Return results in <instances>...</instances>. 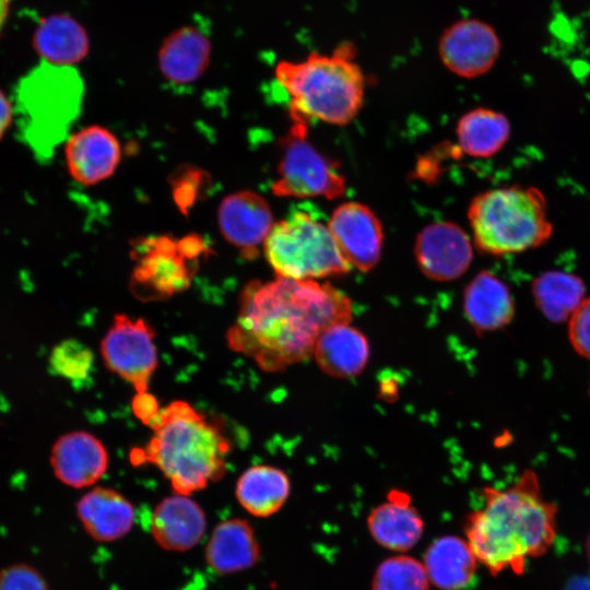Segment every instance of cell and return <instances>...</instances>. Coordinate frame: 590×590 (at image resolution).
<instances>
[{
  "mask_svg": "<svg viewBox=\"0 0 590 590\" xmlns=\"http://www.w3.org/2000/svg\"><path fill=\"white\" fill-rule=\"evenodd\" d=\"M352 302L330 283L317 280L249 282L240 293L227 345L264 371H281L314 354L319 335L329 327L350 323Z\"/></svg>",
  "mask_w": 590,
  "mask_h": 590,
  "instance_id": "6da1fadb",
  "label": "cell"
},
{
  "mask_svg": "<svg viewBox=\"0 0 590 590\" xmlns=\"http://www.w3.org/2000/svg\"><path fill=\"white\" fill-rule=\"evenodd\" d=\"M484 504L468 516L465 540L492 575L523 573L528 558L545 554L556 535V506L546 500L539 477L526 470L509 487H485Z\"/></svg>",
  "mask_w": 590,
  "mask_h": 590,
  "instance_id": "7a4b0ae2",
  "label": "cell"
},
{
  "mask_svg": "<svg viewBox=\"0 0 590 590\" xmlns=\"http://www.w3.org/2000/svg\"><path fill=\"white\" fill-rule=\"evenodd\" d=\"M149 426L153 436L144 448L131 452V461L158 468L175 494L190 495L224 475L231 442L190 403L176 400L161 408Z\"/></svg>",
  "mask_w": 590,
  "mask_h": 590,
  "instance_id": "3957f363",
  "label": "cell"
},
{
  "mask_svg": "<svg viewBox=\"0 0 590 590\" xmlns=\"http://www.w3.org/2000/svg\"><path fill=\"white\" fill-rule=\"evenodd\" d=\"M275 78L290 97L294 123L316 118L344 126L363 106L365 79L347 45L330 55L312 52L302 61L283 60L275 68Z\"/></svg>",
  "mask_w": 590,
  "mask_h": 590,
  "instance_id": "277c9868",
  "label": "cell"
},
{
  "mask_svg": "<svg viewBox=\"0 0 590 590\" xmlns=\"http://www.w3.org/2000/svg\"><path fill=\"white\" fill-rule=\"evenodd\" d=\"M83 80L72 66L42 61L21 78L14 111L19 135L39 162L48 161L68 139L83 102Z\"/></svg>",
  "mask_w": 590,
  "mask_h": 590,
  "instance_id": "5b68a950",
  "label": "cell"
},
{
  "mask_svg": "<svg viewBox=\"0 0 590 590\" xmlns=\"http://www.w3.org/2000/svg\"><path fill=\"white\" fill-rule=\"evenodd\" d=\"M468 219L475 246L492 256L538 248L553 233L545 196L535 187L514 185L485 190L470 202Z\"/></svg>",
  "mask_w": 590,
  "mask_h": 590,
  "instance_id": "8992f818",
  "label": "cell"
},
{
  "mask_svg": "<svg viewBox=\"0 0 590 590\" xmlns=\"http://www.w3.org/2000/svg\"><path fill=\"white\" fill-rule=\"evenodd\" d=\"M263 250L276 276L293 280L342 275L352 267L328 225L304 211H294L275 222Z\"/></svg>",
  "mask_w": 590,
  "mask_h": 590,
  "instance_id": "52a82bcc",
  "label": "cell"
},
{
  "mask_svg": "<svg viewBox=\"0 0 590 590\" xmlns=\"http://www.w3.org/2000/svg\"><path fill=\"white\" fill-rule=\"evenodd\" d=\"M205 250V243L198 235L181 239L158 236L138 241L133 248L132 293L148 302L169 298L187 290L196 262Z\"/></svg>",
  "mask_w": 590,
  "mask_h": 590,
  "instance_id": "ba28073f",
  "label": "cell"
},
{
  "mask_svg": "<svg viewBox=\"0 0 590 590\" xmlns=\"http://www.w3.org/2000/svg\"><path fill=\"white\" fill-rule=\"evenodd\" d=\"M306 126L293 122L284 138L278 177L271 190L276 197L340 198L346 190L345 177L334 161L307 140Z\"/></svg>",
  "mask_w": 590,
  "mask_h": 590,
  "instance_id": "9c48e42d",
  "label": "cell"
},
{
  "mask_svg": "<svg viewBox=\"0 0 590 590\" xmlns=\"http://www.w3.org/2000/svg\"><path fill=\"white\" fill-rule=\"evenodd\" d=\"M101 353L106 367L132 385L137 393L148 392L157 367L155 331L148 321L115 315L102 339Z\"/></svg>",
  "mask_w": 590,
  "mask_h": 590,
  "instance_id": "30bf717a",
  "label": "cell"
},
{
  "mask_svg": "<svg viewBox=\"0 0 590 590\" xmlns=\"http://www.w3.org/2000/svg\"><path fill=\"white\" fill-rule=\"evenodd\" d=\"M438 51L448 70L472 79L493 68L499 56L500 42L491 25L467 19L453 23L442 33Z\"/></svg>",
  "mask_w": 590,
  "mask_h": 590,
  "instance_id": "8fae6325",
  "label": "cell"
},
{
  "mask_svg": "<svg viewBox=\"0 0 590 590\" xmlns=\"http://www.w3.org/2000/svg\"><path fill=\"white\" fill-rule=\"evenodd\" d=\"M328 227L351 266L369 271L378 263L384 229L370 208L355 201L342 203L332 212Z\"/></svg>",
  "mask_w": 590,
  "mask_h": 590,
  "instance_id": "7c38bea8",
  "label": "cell"
},
{
  "mask_svg": "<svg viewBox=\"0 0 590 590\" xmlns=\"http://www.w3.org/2000/svg\"><path fill=\"white\" fill-rule=\"evenodd\" d=\"M414 252L422 272L435 281L461 276L473 259L469 235L453 222L426 225L416 236Z\"/></svg>",
  "mask_w": 590,
  "mask_h": 590,
  "instance_id": "4fadbf2b",
  "label": "cell"
},
{
  "mask_svg": "<svg viewBox=\"0 0 590 590\" xmlns=\"http://www.w3.org/2000/svg\"><path fill=\"white\" fill-rule=\"evenodd\" d=\"M217 225L227 243L247 258L258 255L274 225L268 201L251 190L226 196L217 209Z\"/></svg>",
  "mask_w": 590,
  "mask_h": 590,
  "instance_id": "5bb4252c",
  "label": "cell"
},
{
  "mask_svg": "<svg viewBox=\"0 0 590 590\" xmlns=\"http://www.w3.org/2000/svg\"><path fill=\"white\" fill-rule=\"evenodd\" d=\"M64 157L70 176L91 186L110 177L121 160L118 139L101 126H87L69 135Z\"/></svg>",
  "mask_w": 590,
  "mask_h": 590,
  "instance_id": "9a60e30c",
  "label": "cell"
},
{
  "mask_svg": "<svg viewBox=\"0 0 590 590\" xmlns=\"http://www.w3.org/2000/svg\"><path fill=\"white\" fill-rule=\"evenodd\" d=\"M50 465L64 485L83 488L94 485L108 468V452L94 435L75 430L61 435L52 445Z\"/></svg>",
  "mask_w": 590,
  "mask_h": 590,
  "instance_id": "2e32d148",
  "label": "cell"
},
{
  "mask_svg": "<svg viewBox=\"0 0 590 590\" xmlns=\"http://www.w3.org/2000/svg\"><path fill=\"white\" fill-rule=\"evenodd\" d=\"M206 527L202 507L188 495L175 493L163 498L150 518V531L156 544L173 552H187L197 546Z\"/></svg>",
  "mask_w": 590,
  "mask_h": 590,
  "instance_id": "e0dca14e",
  "label": "cell"
},
{
  "mask_svg": "<svg viewBox=\"0 0 590 590\" xmlns=\"http://www.w3.org/2000/svg\"><path fill=\"white\" fill-rule=\"evenodd\" d=\"M76 517L95 541L114 542L126 536L135 522V508L121 493L94 487L76 503Z\"/></svg>",
  "mask_w": 590,
  "mask_h": 590,
  "instance_id": "ac0fdd59",
  "label": "cell"
},
{
  "mask_svg": "<svg viewBox=\"0 0 590 590\" xmlns=\"http://www.w3.org/2000/svg\"><path fill=\"white\" fill-rule=\"evenodd\" d=\"M260 545L250 522L231 518L219 522L204 548L206 565L217 575H232L255 566Z\"/></svg>",
  "mask_w": 590,
  "mask_h": 590,
  "instance_id": "d6986e66",
  "label": "cell"
},
{
  "mask_svg": "<svg viewBox=\"0 0 590 590\" xmlns=\"http://www.w3.org/2000/svg\"><path fill=\"white\" fill-rule=\"evenodd\" d=\"M367 528L371 538L382 547L405 552L415 546L424 532V520L412 506L408 494L390 492L382 504L368 515Z\"/></svg>",
  "mask_w": 590,
  "mask_h": 590,
  "instance_id": "ffe728a7",
  "label": "cell"
},
{
  "mask_svg": "<svg viewBox=\"0 0 590 590\" xmlns=\"http://www.w3.org/2000/svg\"><path fill=\"white\" fill-rule=\"evenodd\" d=\"M463 310L475 331H494L510 323L515 300L504 281L488 271H481L464 290Z\"/></svg>",
  "mask_w": 590,
  "mask_h": 590,
  "instance_id": "44dd1931",
  "label": "cell"
},
{
  "mask_svg": "<svg viewBox=\"0 0 590 590\" xmlns=\"http://www.w3.org/2000/svg\"><path fill=\"white\" fill-rule=\"evenodd\" d=\"M211 43L205 34L193 26L172 33L158 50L162 74L175 84L197 81L209 66Z\"/></svg>",
  "mask_w": 590,
  "mask_h": 590,
  "instance_id": "7402d4cb",
  "label": "cell"
},
{
  "mask_svg": "<svg viewBox=\"0 0 590 590\" xmlns=\"http://www.w3.org/2000/svg\"><path fill=\"white\" fill-rule=\"evenodd\" d=\"M315 358L322 371L338 378L357 376L369 357L366 337L350 323H338L327 328L318 338Z\"/></svg>",
  "mask_w": 590,
  "mask_h": 590,
  "instance_id": "603a6c76",
  "label": "cell"
},
{
  "mask_svg": "<svg viewBox=\"0 0 590 590\" xmlns=\"http://www.w3.org/2000/svg\"><path fill=\"white\" fill-rule=\"evenodd\" d=\"M423 565L429 582L439 590H460L474 578L477 560L467 540L444 535L426 548Z\"/></svg>",
  "mask_w": 590,
  "mask_h": 590,
  "instance_id": "cb8c5ba5",
  "label": "cell"
},
{
  "mask_svg": "<svg viewBox=\"0 0 590 590\" xmlns=\"http://www.w3.org/2000/svg\"><path fill=\"white\" fill-rule=\"evenodd\" d=\"M287 474L275 467L258 464L245 470L238 477L235 495L239 505L250 515L267 518L278 512L290 496Z\"/></svg>",
  "mask_w": 590,
  "mask_h": 590,
  "instance_id": "d4e9b609",
  "label": "cell"
},
{
  "mask_svg": "<svg viewBox=\"0 0 590 590\" xmlns=\"http://www.w3.org/2000/svg\"><path fill=\"white\" fill-rule=\"evenodd\" d=\"M33 47L44 61L73 66L88 52L90 44L83 26L69 15L44 19L33 36Z\"/></svg>",
  "mask_w": 590,
  "mask_h": 590,
  "instance_id": "484cf974",
  "label": "cell"
},
{
  "mask_svg": "<svg viewBox=\"0 0 590 590\" xmlns=\"http://www.w3.org/2000/svg\"><path fill=\"white\" fill-rule=\"evenodd\" d=\"M456 133L462 153L485 158L505 146L510 137V123L499 111L475 108L459 119Z\"/></svg>",
  "mask_w": 590,
  "mask_h": 590,
  "instance_id": "4316f807",
  "label": "cell"
},
{
  "mask_svg": "<svg viewBox=\"0 0 590 590\" xmlns=\"http://www.w3.org/2000/svg\"><path fill=\"white\" fill-rule=\"evenodd\" d=\"M531 290L538 309L553 322L568 320L586 293L585 283L578 275L558 270L535 278Z\"/></svg>",
  "mask_w": 590,
  "mask_h": 590,
  "instance_id": "83f0119b",
  "label": "cell"
},
{
  "mask_svg": "<svg viewBox=\"0 0 590 590\" xmlns=\"http://www.w3.org/2000/svg\"><path fill=\"white\" fill-rule=\"evenodd\" d=\"M429 583L422 562L408 555H394L378 565L371 590H429Z\"/></svg>",
  "mask_w": 590,
  "mask_h": 590,
  "instance_id": "f1b7e54d",
  "label": "cell"
},
{
  "mask_svg": "<svg viewBox=\"0 0 590 590\" xmlns=\"http://www.w3.org/2000/svg\"><path fill=\"white\" fill-rule=\"evenodd\" d=\"M48 363L55 375L70 381H83L93 370L94 353L83 342L67 339L55 345Z\"/></svg>",
  "mask_w": 590,
  "mask_h": 590,
  "instance_id": "f546056e",
  "label": "cell"
},
{
  "mask_svg": "<svg viewBox=\"0 0 590 590\" xmlns=\"http://www.w3.org/2000/svg\"><path fill=\"white\" fill-rule=\"evenodd\" d=\"M0 590H49L45 577L28 564H12L0 570Z\"/></svg>",
  "mask_w": 590,
  "mask_h": 590,
  "instance_id": "4dcf8cb0",
  "label": "cell"
},
{
  "mask_svg": "<svg viewBox=\"0 0 590 590\" xmlns=\"http://www.w3.org/2000/svg\"><path fill=\"white\" fill-rule=\"evenodd\" d=\"M568 338L574 350L590 359V297L568 319Z\"/></svg>",
  "mask_w": 590,
  "mask_h": 590,
  "instance_id": "1f68e13d",
  "label": "cell"
},
{
  "mask_svg": "<svg viewBox=\"0 0 590 590\" xmlns=\"http://www.w3.org/2000/svg\"><path fill=\"white\" fill-rule=\"evenodd\" d=\"M205 173L197 169H186L173 180V196L179 209L186 213L199 197Z\"/></svg>",
  "mask_w": 590,
  "mask_h": 590,
  "instance_id": "d6a6232c",
  "label": "cell"
},
{
  "mask_svg": "<svg viewBox=\"0 0 590 590\" xmlns=\"http://www.w3.org/2000/svg\"><path fill=\"white\" fill-rule=\"evenodd\" d=\"M132 410L135 416L145 425L149 426L151 421L160 412L161 408L156 398L149 393H137L132 401Z\"/></svg>",
  "mask_w": 590,
  "mask_h": 590,
  "instance_id": "836d02e7",
  "label": "cell"
},
{
  "mask_svg": "<svg viewBox=\"0 0 590 590\" xmlns=\"http://www.w3.org/2000/svg\"><path fill=\"white\" fill-rule=\"evenodd\" d=\"M14 119V104L0 88V140L7 133Z\"/></svg>",
  "mask_w": 590,
  "mask_h": 590,
  "instance_id": "e575fe53",
  "label": "cell"
},
{
  "mask_svg": "<svg viewBox=\"0 0 590 590\" xmlns=\"http://www.w3.org/2000/svg\"><path fill=\"white\" fill-rule=\"evenodd\" d=\"M11 0H0V33L9 15Z\"/></svg>",
  "mask_w": 590,
  "mask_h": 590,
  "instance_id": "d590c367",
  "label": "cell"
},
{
  "mask_svg": "<svg viewBox=\"0 0 590 590\" xmlns=\"http://www.w3.org/2000/svg\"><path fill=\"white\" fill-rule=\"evenodd\" d=\"M587 554H588L589 562H590V535H589V539H588V542H587Z\"/></svg>",
  "mask_w": 590,
  "mask_h": 590,
  "instance_id": "8d00e7d4",
  "label": "cell"
}]
</instances>
